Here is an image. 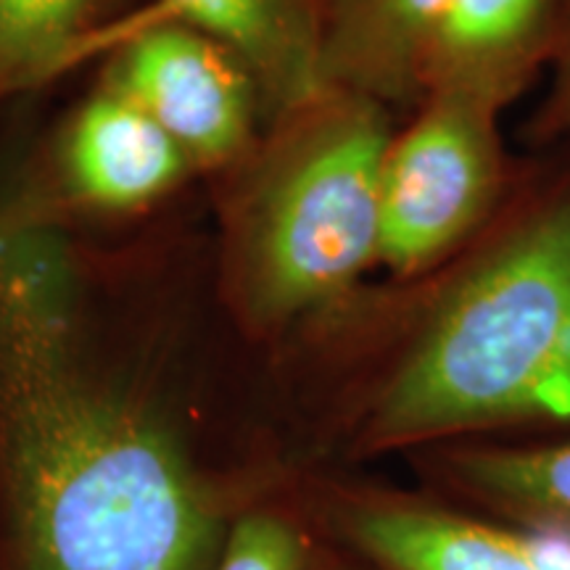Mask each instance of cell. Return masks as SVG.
I'll return each mask as SVG.
<instances>
[{
  "mask_svg": "<svg viewBox=\"0 0 570 570\" xmlns=\"http://www.w3.org/2000/svg\"><path fill=\"white\" fill-rule=\"evenodd\" d=\"M61 217L0 212V483L30 570H206L217 504L138 377L92 352L98 269Z\"/></svg>",
  "mask_w": 570,
  "mask_h": 570,
  "instance_id": "1",
  "label": "cell"
},
{
  "mask_svg": "<svg viewBox=\"0 0 570 570\" xmlns=\"http://www.w3.org/2000/svg\"><path fill=\"white\" fill-rule=\"evenodd\" d=\"M533 423H570V188L446 277L370 394L356 444Z\"/></svg>",
  "mask_w": 570,
  "mask_h": 570,
  "instance_id": "2",
  "label": "cell"
},
{
  "mask_svg": "<svg viewBox=\"0 0 570 570\" xmlns=\"http://www.w3.org/2000/svg\"><path fill=\"white\" fill-rule=\"evenodd\" d=\"M386 106L325 88L277 114L235 164L219 288L252 331H285L344 302L381 252Z\"/></svg>",
  "mask_w": 570,
  "mask_h": 570,
  "instance_id": "3",
  "label": "cell"
},
{
  "mask_svg": "<svg viewBox=\"0 0 570 570\" xmlns=\"http://www.w3.org/2000/svg\"><path fill=\"white\" fill-rule=\"evenodd\" d=\"M502 106L465 90H433L381 169L377 265L425 275L479 233L504 188L497 130Z\"/></svg>",
  "mask_w": 570,
  "mask_h": 570,
  "instance_id": "4",
  "label": "cell"
},
{
  "mask_svg": "<svg viewBox=\"0 0 570 570\" xmlns=\"http://www.w3.org/2000/svg\"><path fill=\"white\" fill-rule=\"evenodd\" d=\"M111 51L106 82L127 92L194 167H235L252 151L262 92L223 42L164 21L130 32Z\"/></svg>",
  "mask_w": 570,
  "mask_h": 570,
  "instance_id": "5",
  "label": "cell"
},
{
  "mask_svg": "<svg viewBox=\"0 0 570 570\" xmlns=\"http://www.w3.org/2000/svg\"><path fill=\"white\" fill-rule=\"evenodd\" d=\"M194 169L180 146L132 101L106 82L63 125L48 185L19 183L35 204L125 214L159 204Z\"/></svg>",
  "mask_w": 570,
  "mask_h": 570,
  "instance_id": "6",
  "label": "cell"
},
{
  "mask_svg": "<svg viewBox=\"0 0 570 570\" xmlns=\"http://www.w3.org/2000/svg\"><path fill=\"white\" fill-rule=\"evenodd\" d=\"M164 21L209 35L238 56L275 117L325 90L320 0H154L138 13L106 21L85 56L111 51L130 32Z\"/></svg>",
  "mask_w": 570,
  "mask_h": 570,
  "instance_id": "7",
  "label": "cell"
},
{
  "mask_svg": "<svg viewBox=\"0 0 570 570\" xmlns=\"http://www.w3.org/2000/svg\"><path fill=\"white\" fill-rule=\"evenodd\" d=\"M560 27L558 0H446L423 69V98L465 90L508 106Z\"/></svg>",
  "mask_w": 570,
  "mask_h": 570,
  "instance_id": "8",
  "label": "cell"
},
{
  "mask_svg": "<svg viewBox=\"0 0 570 570\" xmlns=\"http://www.w3.org/2000/svg\"><path fill=\"white\" fill-rule=\"evenodd\" d=\"M446 0H320V80L377 104L423 101Z\"/></svg>",
  "mask_w": 570,
  "mask_h": 570,
  "instance_id": "9",
  "label": "cell"
},
{
  "mask_svg": "<svg viewBox=\"0 0 570 570\" xmlns=\"http://www.w3.org/2000/svg\"><path fill=\"white\" fill-rule=\"evenodd\" d=\"M356 550L383 570H539L520 531L399 494H360L341 510Z\"/></svg>",
  "mask_w": 570,
  "mask_h": 570,
  "instance_id": "10",
  "label": "cell"
},
{
  "mask_svg": "<svg viewBox=\"0 0 570 570\" xmlns=\"http://www.w3.org/2000/svg\"><path fill=\"white\" fill-rule=\"evenodd\" d=\"M462 489L531 529L570 533V441L541 446H470L449 454Z\"/></svg>",
  "mask_w": 570,
  "mask_h": 570,
  "instance_id": "11",
  "label": "cell"
},
{
  "mask_svg": "<svg viewBox=\"0 0 570 570\" xmlns=\"http://www.w3.org/2000/svg\"><path fill=\"white\" fill-rule=\"evenodd\" d=\"M101 0H0V109L85 59Z\"/></svg>",
  "mask_w": 570,
  "mask_h": 570,
  "instance_id": "12",
  "label": "cell"
},
{
  "mask_svg": "<svg viewBox=\"0 0 570 570\" xmlns=\"http://www.w3.org/2000/svg\"><path fill=\"white\" fill-rule=\"evenodd\" d=\"M302 560L296 529L275 515H248L233 529L217 570H302Z\"/></svg>",
  "mask_w": 570,
  "mask_h": 570,
  "instance_id": "13",
  "label": "cell"
},
{
  "mask_svg": "<svg viewBox=\"0 0 570 570\" xmlns=\"http://www.w3.org/2000/svg\"><path fill=\"white\" fill-rule=\"evenodd\" d=\"M554 77L544 104L533 117V130L541 140L570 130V0L562 3L558 40H554Z\"/></svg>",
  "mask_w": 570,
  "mask_h": 570,
  "instance_id": "14",
  "label": "cell"
},
{
  "mask_svg": "<svg viewBox=\"0 0 570 570\" xmlns=\"http://www.w3.org/2000/svg\"><path fill=\"white\" fill-rule=\"evenodd\" d=\"M525 552L531 554L539 570H570V533L558 529H531L520 531Z\"/></svg>",
  "mask_w": 570,
  "mask_h": 570,
  "instance_id": "15",
  "label": "cell"
}]
</instances>
